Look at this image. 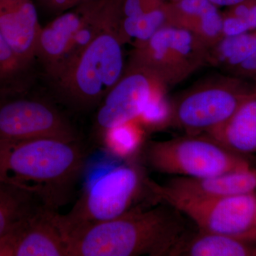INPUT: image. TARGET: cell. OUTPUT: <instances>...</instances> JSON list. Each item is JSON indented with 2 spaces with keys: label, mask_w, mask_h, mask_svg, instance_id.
<instances>
[{
  "label": "cell",
  "mask_w": 256,
  "mask_h": 256,
  "mask_svg": "<svg viewBox=\"0 0 256 256\" xmlns=\"http://www.w3.org/2000/svg\"><path fill=\"white\" fill-rule=\"evenodd\" d=\"M88 158V150L80 140L0 141V180L57 212L72 200Z\"/></svg>",
  "instance_id": "obj_1"
},
{
  "label": "cell",
  "mask_w": 256,
  "mask_h": 256,
  "mask_svg": "<svg viewBox=\"0 0 256 256\" xmlns=\"http://www.w3.org/2000/svg\"><path fill=\"white\" fill-rule=\"evenodd\" d=\"M176 214L162 207H136L68 239V256L170 255L182 237Z\"/></svg>",
  "instance_id": "obj_2"
},
{
  "label": "cell",
  "mask_w": 256,
  "mask_h": 256,
  "mask_svg": "<svg viewBox=\"0 0 256 256\" xmlns=\"http://www.w3.org/2000/svg\"><path fill=\"white\" fill-rule=\"evenodd\" d=\"M124 46L117 25L101 32L73 63L50 80L58 100L78 111L98 106L124 74Z\"/></svg>",
  "instance_id": "obj_3"
},
{
  "label": "cell",
  "mask_w": 256,
  "mask_h": 256,
  "mask_svg": "<svg viewBox=\"0 0 256 256\" xmlns=\"http://www.w3.org/2000/svg\"><path fill=\"white\" fill-rule=\"evenodd\" d=\"M148 178L134 164L114 166L90 180L72 210L58 214V222L68 239L96 224L114 220L141 206Z\"/></svg>",
  "instance_id": "obj_4"
},
{
  "label": "cell",
  "mask_w": 256,
  "mask_h": 256,
  "mask_svg": "<svg viewBox=\"0 0 256 256\" xmlns=\"http://www.w3.org/2000/svg\"><path fill=\"white\" fill-rule=\"evenodd\" d=\"M150 192L193 220L202 232L225 234L255 242L256 194L200 196L171 190L148 178Z\"/></svg>",
  "instance_id": "obj_5"
},
{
  "label": "cell",
  "mask_w": 256,
  "mask_h": 256,
  "mask_svg": "<svg viewBox=\"0 0 256 256\" xmlns=\"http://www.w3.org/2000/svg\"><path fill=\"white\" fill-rule=\"evenodd\" d=\"M254 86L230 74L206 79L172 101V124L190 136L208 134L233 117Z\"/></svg>",
  "instance_id": "obj_6"
},
{
  "label": "cell",
  "mask_w": 256,
  "mask_h": 256,
  "mask_svg": "<svg viewBox=\"0 0 256 256\" xmlns=\"http://www.w3.org/2000/svg\"><path fill=\"white\" fill-rule=\"evenodd\" d=\"M146 158L158 172L192 178H213L250 166L244 156L207 134L151 142Z\"/></svg>",
  "instance_id": "obj_7"
},
{
  "label": "cell",
  "mask_w": 256,
  "mask_h": 256,
  "mask_svg": "<svg viewBox=\"0 0 256 256\" xmlns=\"http://www.w3.org/2000/svg\"><path fill=\"white\" fill-rule=\"evenodd\" d=\"M36 138L80 140L66 116L48 101L26 92L0 98V141Z\"/></svg>",
  "instance_id": "obj_8"
},
{
  "label": "cell",
  "mask_w": 256,
  "mask_h": 256,
  "mask_svg": "<svg viewBox=\"0 0 256 256\" xmlns=\"http://www.w3.org/2000/svg\"><path fill=\"white\" fill-rule=\"evenodd\" d=\"M166 88L149 70L128 64L122 77L98 106L96 136L100 138L107 130L137 120L151 99Z\"/></svg>",
  "instance_id": "obj_9"
},
{
  "label": "cell",
  "mask_w": 256,
  "mask_h": 256,
  "mask_svg": "<svg viewBox=\"0 0 256 256\" xmlns=\"http://www.w3.org/2000/svg\"><path fill=\"white\" fill-rule=\"evenodd\" d=\"M58 212L38 206L0 237V256H68Z\"/></svg>",
  "instance_id": "obj_10"
},
{
  "label": "cell",
  "mask_w": 256,
  "mask_h": 256,
  "mask_svg": "<svg viewBox=\"0 0 256 256\" xmlns=\"http://www.w3.org/2000/svg\"><path fill=\"white\" fill-rule=\"evenodd\" d=\"M42 28L32 0H0V32L28 68L36 58Z\"/></svg>",
  "instance_id": "obj_11"
},
{
  "label": "cell",
  "mask_w": 256,
  "mask_h": 256,
  "mask_svg": "<svg viewBox=\"0 0 256 256\" xmlns=\"http://www.w3.org/2000/svg\"><path fill=\"white\" fill-rule=\"evenodd\" d=\"M96 1L79 5L73 11L64 12L42 28L37 41L36 58L43 64L48 78L56 72L74 35L85 22Z\"/></svg>",
  "instance_id": "obj_12"
},
{
  "label": "cell",
  "mask_w": 256,
  "mask_h": 256,
  "mask_svg": "<svg viewBox=\"0 0 256 256\" xmlns=\"http://www.w3.org/2000/svg\"><path fill=\"white\" fill-rule=\"evenodd\" d=\"M170 26L194 34L210 47L224 36L222 14L208 0H178L166 3Z\"/></svg>",
  "instance_id": "obj_13"
},
{
  "label": "cell",
  "mask_w": 256,
  "mask_h": 256,
  "mask_svg": "<svg viewBox=\"0 0 256 256\" xmlns=\"http://www.w3.org/2000/svg\"><path fill=\"white\" fill-rule=\"evenodd\" d=\"M165 186L182 193L200 196H229L256 194V168L232 172L206 178H176Z\"/></svg>",
  "instance_id": "obj_14"
},
{
  "label": "cell",
  "mask_w": 256,
  "mask_h": 256,
  "mask_svg": "<svg viewBox=\"0 0 256 256\" xmlns=\"http://www.w3.org/2000/svg\"><path fill=\"white\" fill-rule=\"evenodd\" d=\"M206 134L239 156L256 154V82L233 117Z\"/></svg>",
  "instance_id": "obj_15"
},
{
  "label": "cell",
  "mask_w": 256,
  "mask_h": 256,
  "mask_svg": "<svg viewBox=\"0 0 256 256\" xmlns=\"http://www.w3.org/2000/svg\"><path fill=\"white\" fill-rule=\"evenodd\" d=\"M166 26L146 42L134 45L129 64L149 70L168 87L186 78L172 54Z\"/></svg>",
  "instance_id": "obj_16"
},
{
  "label": "cell",
  "mask_w": 256,
  "mask_h": 256,
  "mask_svg": "<svg viewBox=\"0 0 256 256\" xmlns=\"http://www.w3.org/2000/svg\"><path fill=\"white\" fill-rule=\"evenodd\" d=\"M254 242L225 234L202 232L188 240L182 237L169 256H256Z\"/></svg>",
  "instance_id": "obj_17"
},
{
  "label": "cell",
  "mask_w": 256,
  "mask_h": 256,
  "mask_svg": "<svg viewBox=\"0 0 256 256\" xmlns=\"http://www.w3.org/2000/svg\"><path fill=\"white\" fill-rule=\"evenodd\" d=\"M172 54L185 78L208 64L210 48L200 37L188 30L166 26Z\"/></svg>",
  "instance_id": "obj_18"
},
{
  "label": "cell",
  "mask_w": 256,
  "mask_h": 256,
  "mask_svg": "<svg viewBox=\"0 0 256 256\" xmlns=\"http://www.w3.org/2000/svg\"><path fill=\"white\" fill-rule=\"evenodd\" d=\"M256 50V30L236 36H223L210 48L208 64L230 73Z\"/></svg>",
  "instance_id": "obj_19"
},
{
  "label": "cell",
  "mask_w": 256,
  "mask_h": 256,
  "mask_svg": "<svg viewBox=\"0 0 256 256\" xmlns=\"http://www.w3.org/2000/svg\"><path fill=\"white\" fill-rule=\"evenodd\" d=\"M166 3L163 6L137 16L121 18L118 32L124 44L130 43L132 46L146 42L168 23Z\"/></svg>",
  "instance_id": "obj_20"
},
{
  "label": "cell",
  "mask_w": 256,
  "mask_h": 256,
  "mask_svg": "<svg viewBox=\"0 0 256 256\" xmlns=\"http://www.w3.org/2000/svg\"><path fill=\"white\" fill-rule=\"evenodd\" d=\"M38 206L28 192L0 180V237Z\"/></svg>",
  "instance_id": "obj_21"
},
{
  "label": "cell",
  "mask_w": 256,
  "mask_h": 256,
  "mask_svg": "<svg viewBox=\"0 0 256 256\" xmlns=\"http://www.w3.org/2000/svg\"><path fill=\"white\" fill-rule=\"evenodd\" d=\"M146 134V130L136 120L107 130L100 139L104 148L112 156L130 159L140 150Z\"/></svg>",
  "instance_id": "obj_22"
},
{
  "label": "cell",
  "mask_w": 256,
  "mask_h": 256,
  "mask_svg": "<svg viewBox=\"0 0 256 256\" xmlns=\"http://www.w3.org/2000/svg\"><path fill=\"white\" fill-rule=\"evenodd\" d=\"M28 70L0 32V98L26 92Z\"/></svg>",
  "instance_id": "obj_23"
},
{
  "label": "cell",
  "mask_w": 256,
  "mask_h": 256,
  "mask_svg": "<svg viewBox=\"0 0 256 256\" xmlns=\"http://www.w3.org/2000/svg\"><path fill=\"white\" fill-rule=\"evenodd\" d=\"M172 108L166 92H160L151 99L137 120L146 131H154L172 124Z\"/></svg>",
  "instance_id": "obj_24"
},
{
  "label": "cell",
  "mask_w": 256,
  "mask_h": 256,
  "mask_svg": "<svg viewBox=\"0 0 256 256\" xmlns=\"http://www.w3.org/2000/svg\"><path fill=\"white\" fill-rule=\"evenodd\" d=\"M165 3L162 0H120V20L148 12L163 6Z\"/></svg>",
  "instance_id": "obj_25"
},
{
  "label": "cell",
  "mask_w": 256,
  "mask_h": 256,
  "mask_svg": "<svg viewBox=\"0 0 256 256\" xmlns=\"http://www.w3.org/2000/svg\"><path fill=\"white\" fill-rule=\"evenodd\" d=\"M226 12L242 18L246 24L249 31L256 30V0H246L230 6Z\"/></svg>",
  "instance_id": "obj_26"
},
{
  "label": "cell",
  "mask_w": 256,
  "mask_h": 256,
  "mask_svg": "<svg viewBox=\"0 0 256 256\" xmlns=\"http://www.w3.org/2000/svg\"><path fill=\"white\" fill-rule=\"evenodd\" d=\"M222 30L224 36H236L250 32L242 18L228 14L226 12L222 14Z\"/></svg>",
  "instance_id": "obj_27"
},
{
  "label": "cell",
  "mask_w": 256,
  "mask_h": 256,
  "mask_svg": "<svg viewBox=\"0 0 256 256\" xmlns=\"http://www.w3.org/2000/svg\"><path fill=\"white\" fill-rule=\"evenodd\" d=\"M90 1L92 0H40L47 10L56 13H63Z\"/></svg>",
  "instance_id": "obj_28"
},
{
  "label": "cell",
  "mask_w": 256,
  "mask_h": 256,
  "mask_svg": "<svg viewBox=\"0 0 256 256\" xmlns=\"http://www.w3.org/2000/svg\"><path fill=\"white\" fill-rule=\"evenodd\" d=\"M229 74L240 78L256 79V50L248 60Z\"/></svg>",
  "instance_id": "obj_29"
},
{
  "label": "cell",
  "mask_w": 256,
  "mask_h": 256,
  "mask_svg": "<svg viewBox=\"0 0 256 256\" xmlns=\"http://www.w3.org/2000/svg\"><path fill=\"white\" fill-rule=\"evenodd\" d=\"M208 1L216 6H227L229 8L246 0H208Z\"/></svg>",
  "instance_id": "obj_30"
},
{
  "label": "cell",
  "mask_w": 256,
  "mask_h": 256,
  "mask_svg": "<svg viewBox=\"0 0 256 256\" xmlns=\"http://www.w3.org/2000/svg\"><path fill=\"white\" fill-rule=\"evenodd\" d=\"M162 1L165 2H166V0H162ZM170 2H176L178 1V0H170Z\"/></svg>",
  "instance_id": "obj_31"
},
{
  "label": "cell",
  "mask_w": 256,
  "mask_h": 256,
  "mask_svg": "<svg viewBox=\"0 0 256 256\" xmlns=\"http://www.w3.org/2000/svg\"><path fill=\"white\" fill-rule=\"evenodd\" d=\"M255 252H256V240H255Z\"/></svg>",
  "instance_id": "obj_32"
}]
</instances>
